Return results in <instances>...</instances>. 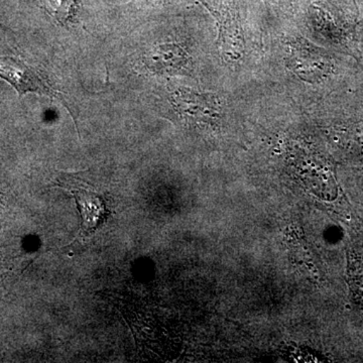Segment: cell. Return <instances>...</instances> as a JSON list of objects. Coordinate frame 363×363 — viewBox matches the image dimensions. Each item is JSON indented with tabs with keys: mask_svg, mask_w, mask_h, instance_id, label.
Here are the masks:
<instances>
[{
	"mask_svg": "<svg viewBox=\"0 0 363 363\" xmlns=\"http://www.w3.org/2000/svg\"><path fill=\"white\" fill-rule=\"evenodd\" d=\"M56 184L68 191L77 203L82 221L81 238L89 236L98 227L104 225L111 216L104 196L78 174H62L57 179Z\"/></svg>",
	"mask_w": 363,
	"mask_h": 363,
	"instance_id": "1",
	"label": "cell"
},
{
	"mask_svg": "<svg viewBox=\"0 0 363 363\" xmlns=\"http://www.w3.org/2000/svg\"><path fill=\"white\" fill-rule=\"evenodd\" d=\"M0 78L13 86L21 97L28 92H33L57 100L70 112L75 124H77L76 117L66 100L64 99L63 95L52 87L48 78L38 69L13 57H0Z\"/></svg>",
	"mask_w": 363,
	"mask_h": 363,
	"instance_id": "2",
	"label": "cell"
},
{
	"mask_svg": "<svg viewBox=\"0 0 363 363\" xmlns=\"http://www.w3.org/2000/svg\"><path fill=\"white\" fill-rule=\"evenodd\" d=\"M178 48H173L171 45H161L156 48L145 55V64L152 71L162 72L169 71L179 68L183 65V58L173 59V57L180 54Z\"/></svg>",
	"mask_w": 363,
	"mask_h": 363,
	"instance_id": "3",
	"label": "cell"
},
{
	"mask_svg": "<svg viewBox=\"0 0 363 363\" xmlns=\"http://www.w3.org/2000/svg\"><path fill=\"white\" fill-rule=\"evenodd\" d=\"M45 11L62 26H69L78 11V0H43Z\"/></svg>",
	"mask_w": 363,
	"mask_h": 363,
	"instance_id": "4",
	"label": "cell"
},
{
	"mask_svg": "<svg viewBox=\"0 0 363 363\" xmlns=\"http://www.w3.org/2000/svg\"><path fill=\"white\" fill-rule=\"evenodd\" d=\"M348 279L353 296L363 304V257L357 253H350L348 259Z\"/></svg>",
	"mask_w": 363,
	"mask_h": 363,
	"instance_id": "5",
	"label": "cell"
},
{
	"mask_svg": "<svg viewBox=\"0 0 363 363\" xmlns=\"http://www.w3.org/2000/svg\"><path fill=\"white\" fill-rule=\"evenodd\" d=\"M362 47H363V33H362Z\"/></svg>",
	"mask_w": 363,
	"mask_h": 363,
	"instance_id": "6",
	"label": "cell"
}]
</instances>
